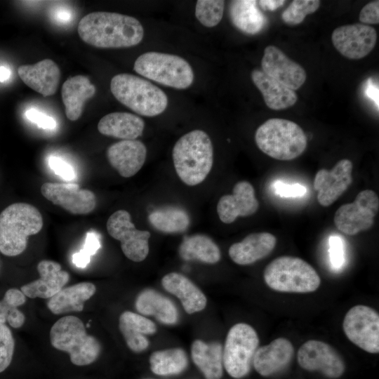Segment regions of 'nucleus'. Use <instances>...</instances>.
Returning <instances> with one entry per match:
<instances>
[{
	"instance_id": "nucleus-1",
	"label": "nucleus",
	"mask_w": 379,
	"mask_h": 379,
	"mask_svg": "<svg viewBox=\"0 0 379 379\" xmlns=\"http://www.w3.org/2000/svg\"><path fill=\"white\" fill-rule=\"evenodd\" d=\"M77 32L85 43L101 48L134 46L144 36L143 27L138 19L110 12L86 15L79 21Z\"/></svg>"
},
{
	"instance_id": "nucleus-2",
	"label": "nucleus",
	"mask_w": 379,
	"mask_h": 379,
	"mask_svg": "<svg viewBox=\"0 0 379 379\" xmlns=\"http://www.w3.org/2000/svg\"><path fill=\"white\" fill-rule=\"evenodd\" d=\"M175 172L187 185L202 182L213 164V148L208 135L202 130H194L175 142L172 152Z\"/></svg>"
},
{
	"instance_id": "nucleus-3",
	"label": "nucleus",
	"mask_w": 379,
	"mask_h": 379,
	"mask_svg": "<svg viewBox=\"0 0 379 379\" xmlns=\"http://www.w3.org/2000/svg\"><path fill=\"white\" fill-rule=\"evenodd\" d=\"M43 227L39 211L27 203H15L0 213V252L15 256L26 248L28 237L39 233Z\"/></svg>"
},
{
	"instance_id": "nucleus-4",
	"label": "nucleus",
	"mask_w": 379,
	"mask_h": 379,
	"mask_svg": "<svg viewBox=\"0 0 379 379\" xmlns=\"http://www.w3.org/2000/svg\"><path fill=\"white\" fill-rule=\"evenodd\" d=\"M258 147L269 157L281 161H289L299 157L305 150L307 136L296 123L284 119L267 120L255 131Z\"/></svg>"
},
{
	"instance_id": "nucleus-5",
	"label": "nucleus",
	"mask_w": 379,
	"mask_h": 379,
	"mask_svg": "<svg viewBox=\"0 0 379 379\" xmlns=\"http://www.w3.org/2000/svg\"><path fill=\"white\" fill-rule=\"evenodd\" d=\"M110 90L119 102L142 116H157L168 106L167 95L161 89L135 75L123 73L114 76Z\"/></svg>"
},
{
	"instance_id": "nucleus-6",
	"label": "nucleus",
	"mask_w": 379,
	"mask_h": 379,
	"mask_svg": "<svg viewBox=\"0 0 379 379\" xmlns=\"http://www.w3.org/2000/svg\"><path fill=\"white\" fill-rule=\"evenodd\" d=\"M263 277L271 289L284 293H311L321 284L312 265L300 258L288 255L271 261L265 268Z\"/></svg>"
},
{
	"instance_id": "nucleus-7",
	"label": "nucleus",
	"mask_w": 379,
	"mask_h": 379,
	"mask_svg": "<svg viewBox=\"0 0 379 379\" xmlns=\"http://www.w3.org/2000/svg\"><path fill=\"white\" fill-rule=\"evenodd\" d=\"M50 340L52 346L69 354L76 366H86L94 362L100 352L99 342L86 333L84 324L77 317L65 316L51 327Z\"/></svg>"
},
{
	"instance_id": "nucleus-8",
	"label": "nucleus",
	"mask_w": 379,
	"mask_h": 379,
	"mask_svg": "<svg viewBox=\"0 0 379 379\" xmlns=\"http://www.w3.org/2000/svg\"><path fill=\"white\" fill-rule=\"evenodd\" d=\"M133 69L148 79L177 89L187 88L194 81L191 65L184 58L173 54L142 53L135 60Z\"/></svg>"
},
{
	"instance_id": "nucleus-9",
	"label": "nucleus",
	"mask_w": 379,
	"mask_h": 379,
	"mask_svg": "<svg viewBox=\"0 0 379 379\" xmlns=\"http://www.w3.org/2000/svg\"><path fill=\"white\" fill-rule=\"evenodd\" d=\"M259 338L250 325L239 323L228 331L222 351L223 366L232 378L240 379L251 370Z\"/></svg>"
},
{
	"instance_id": "nucleus-10",
	"label": "nucleus",
	"mask_w": 379,
	"mask_h": 379,
	"mask_svg": "<svg viewBox=\"0 0 379 379\" xmlns=\"http://www.w3.org/2000/svg\"><path fill=\"white\" fill-rule=\"evenodd\" d=\"M379 209V199L371 190L361 191L352 203L340 206L333 221L336 228L346 235H355L369 230Z\"/></svg>"
},
{
	"instance_id": "nucleus-11",
	"label": "nucleus",
	"mask_w": 379,
	"mask_h": 379,
	"mask_svg": "<svg viewBox=\"0 0 379 379\" xmlns=\"http://www.w3.org/2000/svg\"><path fill=\"white\" fill-rule=\"evenodd\" d=\"M343 328L347 338L369 353L379 352V314L373 308L358 305L345 314Z\"/></svg>"
},
{
	"instance_id": "nucleus-12",
	"label": "nucleus",
	"mask_w": 379,
	"mask_h": 379,
	"mask_svg": "<svg viewBox=\"0 0 379 379\" xmlns=\"http://www.w3.org/2000/svg\"><path fill=\"white\" fill-rule=\"evenodd\" d=\"M106 227L108 234L120 241L122 252L127 258L133 262H141L146 258L149 251L150 232L137 230L127 211L118 210L113 213Z\"/></svg>"
},
{
	"instance_id": "nucleus-13",
	"label": "nucleus",
	"mask_w": 379,
	"mask_h": 379,
	"mask_svg": "<svg viewBox=\"0 0 379 379\" xmlns=\"http://www.w3.org/2000/svg\"><path fill=\"white\" fill-rule=\"evenodd\" d=\"M298 362L308 371H319L328 378L340 377L345 369L343 359L328 343L310 340L303 343L298 352Z\"/></svg>"
},
{
	"instance_id": "nucleus-14",
	"label": "nucleus",
	"mask_w": 379,
	"mask_h": 379,
	"mask_svg": "<svg viewBox=\"0 0 379 379\" xmlns=\"http://www.w3.org/2000/svg\"><path fill=\"white\" fill-rule=\"evenodd\" d=\"M335 49L349 59H361L373 49L377 40L375 29L361 23L345 25L335 29L331 35Z\"/></svg>"
},
{
	"instance_id": "nucleus-15",
	"label": "nucleus",
	"mask_w": 379,
	"mask_h": 379,
	"mask_svg": "<svg viewBox=\"0 0 379 379\" xmlns=\"http://www.w3.org/2000/svg\"><path fill=\"white\" fill-rule=\"evenodd\" d=\"M41 193L53 204L75 215L88 214L96 206L95 194L74 183L45 182L41 187Z\"/></svg>"
},
{
	"instance_id": "nucleus-16",
	"label": "nucleus",
	"mask_w": 379,
	"mask_h": 379,
	"mask_svg": "<svg viewBox=\"0 0 379 379\" xmlns=\"http://www.w3.org/2000/svg\"><path fill=\"white\" fill-rule=\"evenodd\" d=\"M352 162L347 159L338 161L331 170L321 168L314 177V189L319 204L328 207L333 204L352 182Z\"/></svg>"
},
{
	"instance_id": "nucleus-17",
	"label": "nucleus",
	"mask_w": 379,
	"mask_h": 379,
	"mask_svg": "<svg viewBox=\"0 0 379 379\" xmlns=\"http://www.w3.org/2000/svg\"><path fill=\"white\" fill-rule=\"evenodd\" d=\"M261 66L265 74L293 91L300 88L306 80L305 69L274 46L265 48Z\"/></svg>"
},
{
	"instance_id": "nucleus-18",
	"label": "nucleus",
	"mask_w": 379,
	"mask_h": 379,
	"mask_svg": "<svg viewBox=\"0 0 379 379\" xmlns=\"http://www.w3.org/2000/svg\"><path fill=\"white\" fill-rule=\"evenodd\" d=\"M258 207L253 185L244 180L235 184L232 194L220 197L217 204V213L222 222L230 224L239 216L254 214Z\"/></svg>"
},
{
	"instance_id": "nucleus-19",
	"label": "nucleus",
	"mask_w": 379,
	"mask_h": 379,
	"mask_svg": "<svg viewBox=\"0 0 379 379\" xmlns=\"http://www.w3.org/2000/svg\"><path fill=\"white\" fill-rule=\"evenodd\" d=\"M147 149L138 140H124L110 145L107 157L111 166L124 178L135 175L145 164Z\"/></svg>"
},
{
	"instance_id": "nucleus-20",
	"label": "nucleus",
	"mask_w": 379,
	"mask_h": 379,
	"mask_svg": "<svg viewBox=\"0 0 379 379\" xmlns=\"http://www.w3.org/2000/svg\"><path fill=\"white\" fill-rule=\"evenodd\" d=\"M40 277L22 286L20 291L30 298H51L60 291L69 279L67 272L61 270L59 263L44 260L37 265Z\"/></svg>"
},
{
	"instance_id": "nucleus-21",
	"label": "nucleus",
	"mask_w": 379,
	"mask_h": 379,
	"mask_svg": "<svg viewBox=\"0 0 379 379\" xmlns=\"http://www.w3.org/2000/svg\"><path fill=\"white\" fill-rule=\"evenodd\" d=\"M294 352L292 343L285 338H278L267 345L258 347L252 364L262 376L272 375L286 368Z\"/></svg>"
},
{
	"instance_id": "nucleus-22",
	"label": "nucleus",
	"mask_w": 379,
	"mask_h": 379,
	"mask_svg": "<svg viewBox=\"0 0 379 379\" xmlns=\"http://www.w3.org/2000/svg\"><path fill=\"white\" fill-rule=\"evenodd\" d=\"M18 73L27 86L44 97L55 94L58 90L60 71L51 59H44L34 65H20Z\"/></svg>"
},
{
	"instance_id": "nucleus-23",
	"label": "nucleus",
	"mask_w": 379,
	"mask_h": 379,
	"mask_svg": "<svg viewBox=\"0 0 379 379\" xmlns=\"http://www.w3.org/2000/svg\"><path fill=\"white\" fill-rule=\"evenodd\" d=\"M276 244L277 238L270 232L251 233L241 241L233 244L228 253L236 264L248 265L267 256Z\"/></svg>"
},
{
	"instance_id": "nucleus-24",
	"label": "nucleus",
	"mask_w": 379,
	"mask_h": 379,
	"mask_svg": "<svg viewBox=\"0 0 379 379\" xmlns=\"http://www.w3.org/2000/svg\"><path fill=\"white\" fill-rule=\"evenodd\" d=\"M165 290L180 299L188 314L200 312L206 305V298L203 292L185 276L178 272L166 274L161 279Z\"/></svg>"
},
{
	"instance_id": "nucleus-25",
	"label": "nucleus",
	"mask_w": 379,
	"mask_h": 379,
	"mask_svg": "<svg viewBox=\"0 0 379 379\" xmlns=\"http://www.w3.org/2000/svg\"><path fill=\"white\" fill-rule=\"evenodd\" d=\"M95 93V87L83 75L69 77L62 84V100L67 118L70 121L79 119L84 103Z\"/></svg>"
},
{
	"instance_id": "nucleus-26",
	"label": "nucleus",
	"mask_w": 379,
	"mask_h": 379,
	"mask_svg": "<svg viewBox=\"0 0 379 379\" xmlns=\"http://www.w3.org/2000/svg\"><path fill=\"white\" fill-rule=\"evenodd\" d=\"M251 79L261 92L267 106L272 109L288 108L294 105L298 100L294 91L267 76L262 70H253Z\"/></svg>"
},
{
	"instance_id": "nucleus-27",
	"label": "nucleus",
	"mask_w": 379,
	"mask_h": 379,
	"mask_svg": "<svg viewBox=\"0 0 379 379\" xmlns=\"http://www.w3.org/2000/svg\"><path fill=\"white\" fill-rule=\"evenodd\" d=\"M145 122L140 117L128 112H112L105 115L98 124V131L107 136L135 140L142 135Z\"/></svg>"
},
{
	"instance_id": "nucleus-28",
	"label": "nucleus",
	"mask_w": 379,
	"mask_h": 379,
	"mask_svg": "<svg viewBox=\"0 0 379 379\" xmlns=\"http://www.w3.org/2000/svg\"><path fill=\"white\" fill-rule=\"evenodd\" d=\"M119 327L128 347L135 352L147 348L149 340L146 335L156 332L155 324L142 315L126 311L119 319Z\"/></svg>"
},
{
	"instance_id": "nucleus-29",
	"label": "nucleus",
	"mask_w": 379,
	"mask_h": 379,
	"mask_svg": "<svg viewBox=\"0 0 379 379\" xmlns=\"http://www.w3.org/2000/svg\"><path fill=\"white\" fill-rule=\"evenodd\" d=\"M96 288L91 282H80L70 286L63 287L49 298L47 307L54 314L72 312H81L84 302L95 293Z\"/></svg>"
},
{
	"instance_id": "nucleus-30",
	"label": "nucleus",
	"mask_w": 379,
	"mask_h": 379,
	"mask_svg": "<svg viewBox=\"0 0 379 379\" xmlns=\"http://www.w3.org/2000/svg\"><path fill=\"white\" fill-rule=\"evenodd\" d=\"M223 348L219 343H205L201 340L193 342L192 359L206 379H220L223 373Z\"/></svg>"
},
{
	"instance_id": "nucleus-31",
	"label": "nucleus",
	"mask_w": 379,
	"mask_h": 379,
	"mask_svg": "<svg viewBox=\"0 0 379 379\" xmlns=\"http://www.w3.org/2000/svg\"><path fill=\"white\" fill-rule=\"evenodd\" d=\"M230 16L232 24L248 34H256L265 26L267 18L258 7L257 1L236 0L231 1Z\"/></svg>"
},
{
	"instance_id": "nucleus-32",
	"label": "nucleus",
	"mask_w": 379,
	"mask_h": 379,
	"mask_svg": "<svg viewBox=\"0 0 379 379\" xmlns=\"http://www.w3.org/2000/svg\"><path fill=\"white\" fill-rule=\"evenodd\" d=\"M135 307L139 313L154 316L165 324H173L178 321V311L174 304L152 289L145 290L138 295Z\"/></svg>"
},
{
	"instance_id": "nucleus-33",
	"label": "nucleus",
	"mask_w": 379,
	"mask_h": 379,
	"mask_svg": "<svg viewBox=\"0 0 379 379\" xmlns=\"http://www.w3.org/2000/svg\"><path fill=\"white\" fill-rule=\"evenodd\" d=\"M178 252L185 260H197L208 264L217 263L221 258L218 245L204 234L185 237L179 246Z\"/></svg>"
},
{
	"instance_id": "nucleus-34",
	"label": "nucleus",
	"mask_w": 379,
	"mask_h": 379,
	"mask_svg": "<svg viewBox=\"0 0 379 379\" xmlns=\"http://www.w3.org/2000/svg\"><path fill=\"white\" fill-rule=\"evenodd\" d=\"M148 220L154 229L165 233L182 232L190 223L187 213L176 206L157 208L149 214Z\"/></svg>"
},
{
	"instance_id": "nucleus-35",
	"label": "nucleus",
	"mask_w": 379,
	"mask_h": 379,
	"mask_svg": "<svg viewBox=\"0 0 379 379\" xmlns=\"http://www.w3.org/2000/svg\"><path fill=\"white\" fill-rule=\"evenodd\" d=\"M149 364L154 374L171 375L182 372L187 366L188 360L183 350L171 348L153 352Z\"/></svg>"
},
{
	"instance_id": "nucleus-36",
	"label": "nucleus",
	"mask_w": 379,
	"mask_h": 379,
	"mask_svg": "<svg viewBox=\"0 0 379 379\" xmlns=\"http://www.w3.org/2000/svg\"><path fill=\"white\" fill-rule=\"evenodd\" d=\"M26 301L25 295L19 289L10 288L7 290L4 298L0 300V322L8 321L13 328L21 327L25 317L18 307L23 305Z\"/></svg>"
},
{
	"instance_id": "nucleus-37",
	"label": "nucleus",
	"mask_w": 379,
	"mask_h": 379,
	"mask_svg": "<svg viewBox=\"0 0 379 379\" xmlns=\"http://www.w3.org/2000/svg\"><path fill=\"white\" fill-rule=\"evenodd\" d=\"M225 1L221 0H199L195 6V16L206 27L216 26L221 21Z\"/></svg>"
},
{
	"instance_id": "nucleus-38",
	"label": "nucleus",
	"mask_w": 379,
	"mask_h": 379,
	"mask_svg": "<svg viewBox=\"0 0 379 379\" xmlns=\"http://www.w3.org/2000/svg\"><path fill=\"white\" fill-rule=\"evenodd\" d=\"M319 0H294L283 11L282 20L288 25L300 24L305 17L319 8Z\"/></svg>"
},
{
	"instance_id": "nucleus-39",
	"label": "nucleus",
	"mask_w": 379,
	"mask_h": 379,
	"mask_svg": "<svg viewBox=\"0 0 379 379\" xmlns=\"http://www.w3.org/2000/svg\"><path fill=\"white\" fill-rule=\"evenodd\" d=\"M100 248L98 234L94 232H88L83 248L72 255L73 263L77 267H86L90 262L91 257L95 254Z\"/></svg>"
},
{
	"instance_id": "nucleus-40",
	"label": "nucleus",
	"mask_w": 379,
	"mask_h": 379,
	"mask_svg": "<svg viewBox=\"0 0 379 379\" xmlns=\"http://www.w3.org/2000/svg\"><path fill=\"white\" fill-rule=\"evenodd\" d=\"M15 348L14 338L11 330L0 322V373L11 364Z\"/></svg>"
},
{
	"instance_id": "nucleus-41",
	"label": "nucleus",
	"mask_w": 379,
	"mask_h": 379,
	"mask_svg": "<svg viewBox=\"0 0 379 379\" xmlns=\"http://www.w3.org/2000/svg\"><path fill=\"white\" fill-rule=\"evenodd\" d=\"M330 260L333 267L339 269L344 263V246L343 240L337 236L329 239Z\"/></svg>"
},
{
	"instance_id": "nucleus-42",
	"label": "nucleus",
	"mask_w": 379,
	"mask_h": 379,
	"mask_svg": "<svg viewBox=\"0 0 379 379\" xmlns=\"http://www.w3.org/2000/svg\"><path fill=\"white\" fill-rule=\"evenodd\" d=\"M48 165L55 174L65 180H72L75 178L72 167L60 158L54 156L49 157Z\"/></svg>"
},
{
	"instance_id": "nucleus-43",
	"label": "nucleus",
	"mask_w": 379,
	"mask_h": 379,
	"mask_svg": "<svg viewBox=\"0 0 379 379\" xmlns=\"http://www.w3.org/2000/svg\"><path fill=\"white\" fill-rule=\"evenodd\" d=\"M276 194L282 197H302L306 193V188L300 184H286L280 181L274 185Z\"/></svg>"
},
{
	"instance_id": "nucleus-44",
	"label": "nucleus",
	"mask_w": 379,
	"mask_h": 379,
	"mask_svg": "<svg viewBox=\"0 0 379 379\" xmlns=\"http://www.w3.org/2000/svg\"><path fill=\"white\" fill-rule=\"evenodd\" d=\"M359 21L364 25L379 23V1H373L366 4L359 13Z\"/></svg>"
},
{
	"instance_id": "nucleus-45",
	"label": "nucleus",
	"mask_w": 379,
	"mask_h": 379,
	"mask_svg": "<svg viewBox=\"0 0 379 379\" xmlns=\"http://www.w3.org/2000/svg\"><path fill=\"white\" fill-rule=\"evenodd\" d=\"M25 117L28 120L44 129H53L56 125L55 120L52 117L34 109L27 110Z\"/></svg>"
},
{
	"instance_id": "nucleus-46",
	"label": "nucleus",
	"mask_w": 379,
	"mask_h": 379,
	"mask_svg": "<svg viewBox=\"0 0 379 379\" xmlns=\"http://www.w3.org/2000/svg\"><path fill=\"white\" fill-rule=\"evenodd\" d=\"M364 92L366 95L371 99L378 108V87L373 84L371 78H368L366 81Z\"/></svg>"
},
{
	"instance_id": "nucleus-47",
	"label": "nucleus",
	"mask_w": 379,
	"mask_h": 379,
	"mask_svg": "<svg viewBox=\"0 0 379 379\" xmlns=\"http://www.w3.org/2000/svg\"><path fill=\"white\" fill-rule=\"evenodd\" d=\"M285 3L284 0H260L257 4L264 11H274L281 7Z\"/></svg>"
},
{
	"instance_id": "nucleus-48",
	"label": "nucleus",
	"mask_w": 379,
	"mask_h": 379,
	"mask_svg": "<svg viewBox=\"0 0 379 379\" xmlns=\"http://www.w3.org/2000/svg\"><path fill=\"white\" fill-rule=\"evenodd\" d=\"M11 76L10 70L6 67H0V81L3 82L8 79Z\"/></svg>"
}]
</instances>
